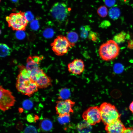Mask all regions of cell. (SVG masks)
Returning <instances> with one entry per match:
<instances>
[{"label": "cell", "instance_id": "obj_2", "mask_svg": "<svg viewBox=\"0 0 133 133\" xmlns=\"http://www.w3.org/2000/svg\"><path fill=\"white\" fill-rule=\"evenodd\" d=\"M16 87L18 91L29 97L37 92L38 88L36 83L31 78L23 76L19 73L17 77Z\"/></svg>", "mask_w": 133, "mask_h": 133}, {"label": "cell", "instance_id": "obj_5", "mask_svg": "<svg viewBox=\"0 0 133 133\" xmlns=\"http://www.w3.org/2000/svg\"><path fill=\"white\" fill-rule=\"evenodd\" d=\"M50 46L53 52L58 56L66 54L69 49L74 46L67 37L62 35L58 36L51 43Z\"/></svg>", "mask_w": 133, "mask_h": 133}, {"label": "cell", "instance_id": "obj_1", "mask_svg": "<svg viewBox=\"0 0 133 133\" xmlns=\"http://www.w3.org/2000/svg\"><path fill=\"white\" fill-rule=\"evenodd\" d=\"M120 48L114 40H110L102 44L99 50V55L103 60H112L118 55Z\"/></svg>", "mask_w": 133, "mask_h": 133}, {"label": "cell", "instance_id": "obj_25", "mask_svg": "<svg viewBox=\"0 0 133 133\" xmlns=\"http://www.w3.org/2000/svg\"><path fill=\"white\" fill-rule=\"evenodd\" d=\"M114 71L116 73H121L123 69V67L122 64L120 63L116 64L114 67Z\"/></svg>", "mask_w": 133, "mask_h": 133}, {"label": "cell", "instance_id": "obj_13", "mask_svg": "<svg viewBox=\"0 0 133 133\" xmlns=\"http://www.w3.org/2000/svg\"><path fill=\"white\" fill-rule=\"evenodd\" d=\"M126 128L119 119L106 125L105 130L107 133H123Z\"/></svg>", "mask_w": 133, "mask_h": 133}, {"label": "cell", "instance_id": "obj_34", "mask_svg": "<svg viewBox=\"0 0 133 133\" xmlns=\"http://www.w3.org/2000/svg\"><path fill=\"white\" fill-rule=\"evenodd\" d=\"M129 109L133 114V101L130 104L129 106Z\"/></svg>", "mask_w": 133, "mask_h": 133}, {"label": "cell", "instance_id": "obj_3", "mask_svg": "<svg viewBox=\"0 0 133 133\" xmlns=\"http://www.w3.org/2000/svg\"><path fill=\"white\" fill-rule=\"evenodd\" d=\"M99 107L101 120L106 125L120 119L121 115L114 105L104 102Z\"/></svg>", "mask_w": 133, "mask_h": 133}, {"label": "cell", "instance_id": "obj_28", "mask_svg": "<svg viewBox=\"0 0 133 133\" xmlns=\"http://www.w3.org/2000/svg\"><path fill=\"white\" fill-rule=\"evenodd\" d=\"M105 5L109 7H112L115 4L116 0H103Z\"/></svg>", "mask_w": 133, "mask_h": 133}, {"label": "cell", "instance_id": "obj_8", "mask_svg": "<svg viewBox=\"0 0 133 133\" xmlns=\"http://www.w3.org/2000/svg\"><path fill=\"white\" fill-rule=\"evenodd\" d=\"M30 77L35 82L38 88H45L52 85L51 78L40 68L31 73Z\"/></svg>", "mask_w": 133, "mask_h": 133}, {"label": "cell", "instance_id": "obj_4", "mask_svg": "<svg viewBox=\"0 0 133 133\" xmlns=\"http://www.w3.org/2000/svg\"><path fill=\"white\" fill-rule=\"evenodd\" d=\"M25 12H19L11 14L6 17L9 27L14 31H25L29 21L25 16Z\"/></svg>", "mask_w": 133, "mask_h": 133}, {"label": "cell", "instance_id": "obj_30", "mask_svg": "<svg viewBox=\"0 0 133 133\" xmlns=\"http://www.w3.org/2000/svg\"><path fill=\"white\" fill-rule=\"evenodd\" d=\"M37 116H34L32 114H29L27 116L26 119L28 122L30 123H33L35 121L36 119L37 118H36Z\"/></svg>", "mask_w": 133, "mask_h": 133}, {"label": "cell", "instance_id": "obj_11", "mask_svg": "<svg viewBox=\"0 0 133 133\" xmlns=\"http://www.w3.org/2000/svg\"><path fill=\"white\" fill-rule=\"evenodd\" d=\"M69 72L75 75H80L85 69V65L83 60L80 59L74 60L67 65Z\"/></svg>", "mask_w": 133, "mask_h": 133}, {"label": "cell", "instance_id": "obj_26", "mask_svg": "<svg viewBox=\"0 0 133 133\" xmlns=\"http://www.w3.org/2000/svg\"><path fill=\"white\" fill-rule=\"evenodd\" d=\"M69 116H65L62 117H59L58 119L59 122L61 124H64L69 122Z\"/></svg>", "mask_w": 133, "mask_h": 133}, {"label": "cell", "instance_id": "obj_22", "mask_svg": "<svg viewBox=\"0 0 133 133\" xmlns=\"http://www.w3.org/2000/svg\"><path fill=\"white\" fill-rule=\"evenodd\" d=\"M88 37L89 39L95 42L98 41L99 39V33L97 32L92 31L89 32Z\"/></svg>", "mask_w": 133, "mask_h": 133}, {"label": "cell", "instance_id": "obj_35", "mask_svg": "<svg viewBox=\"0 0 133 133\" xmlns=\"http://www.w3.org/2000/svg\"><path fill=\"white\" fill-rule=\"evenodd\" d=\"M12 1L14 2H17L18 1V0H11Z\"/></svg>", "mask_w": 133, "mask_h": 133}, {"label": "cell", "instance_id": "obj_16", "mask_svg": "<svg viewBox=\"0 0 133 133\" xmlns=\"http://www.w3.org/2000/svg\"><path fill=\"white\" fill-rule=\"evenodd\" d=\"M120 14L119 9L116 7H113L110 8L108 11L110 17L113 20H116L119 17Z\"/></svg>", "mask_w": 133, "mask_h": 133}, {"label": "cell", "instance_id": "obj_21", "mask_svg": "<svg viewBox=\"0 0 133 133\" xmlns=\"http://www.w3.org/2000/svg\"><path fill=\"white\" fill-rule=\"evenodd\" d=\"M69 41L73 46L75 45V43L78 39V36L75 32H70L68 34L66 37Z\"/></svg>", "mask_w": 133, "mask_h": 133}, {"label": "cell", "instance_id": "obj_20", "mask_svg": "<svg viewBox=\"0 0 133 133\" xmlns=\"http://www.w3.org/2000/svg\"><path fill=\"white\" fill-rule=\"evenodd\" d=\"M97 12L98 15L102 17H106L108 13L107 8L104 5L100 6L97 9Z\"/></svg>", "mask_w": 133, "mask_h": 133}, {"label": "cell", "instance_id": "obj_10", "mask_svg": "<svg viewBox=\"0 0 133 133\" xmlns=\"http://www.w3.org/2000/svg\"><path fill=\"white\" fill-rule=\"evenodd\" d=\"M82 117L91 125L100 122L101 120L100 107L96 106L89 107L83 113Z\"/></svg>", "mask_w": 133, "mask_h": 133}, {"label": "cell", "instance_id": "obj_27", "mask_svg": "<svg viewBox=\"0 0 133 133\" xmlns=\"http://www.w3.org/2000/svg\"><path fill=\"white\" fill-rule=\"evenodd\" d=\"M25 16L26 18L29 22L32 21L34 17L33 14L29 11L25 12Z\"/></svg>", "mask_w": 133, "mask_h": 133}, {"label": "cell", "instance_id": "obj_14", "mask_svg": "<svg viewBox=\"0 0 133 133\" xmlns=\"http://www.w3.org/2000/svg\"><path fill=\"white\" fill-rule=\"evenodd\" d=\"M78 133H91V125L84 120L79 123L77 126Z\"/></svg>", "mask_w": 133, "mask_h": 133}, {"label": "cell", "instance_id": "obj_12", "mask_svg": "<svg viewBox=\"0 0 133 133\" xmlns=\"http://www.w3.org/2000/svg\"><path fill=\"white\" fill-rule=\"evenodd\" d=\"M42 58L41 56H31L28 57L26 67L30 74L40 68V62L42 59Z\"/></svg>", "mask_w": 133, "mask_h": 133}, {"label": "cell", "instance_id": "obj_7", "mask_svg": "<svg viewBox=\"0 0 133 133\" xmlns=\"http://www.w3.org/2000/svg\"><path fill=\"white\" fill-rule=\"evenodd\" d=\"M55 108L56 113L61 117L65 116H70L74 112L73 107L75 102L70 99L59 100L57 101Z\"/></svg>", "mask_w": 133, "mask_h": 133}, {"label": "cell", "instance_id": "obj_31", "mask_svg": "<svg viewBox=\"0 0 133 133\" xmlns=\"http://www.w3.org/2000/svg\"><path fill=\"white\" fill-rule=\"evenodd\" d=\"M31 26L33 29L37 28L39 26L38 21L36 20H33L31 23Z\"/></svg>", "mask_w": 133, "mask_h": 133}, {"label": "cell", "instance_id": "obj_9", "mask_svg": "<svg viewBox=\"0 0 133 133\" xmlns=\"http://www.w3.org/2000/svg\"><path fill=\"white\" fill-rule=\"evenodd\" d=\"M0 108L3 111L10 109L13 106L16 100L12 92L9 90L0 86Z\"/></svg>", "mask_w": 133, "mask_h": 133}, {"label": "cell", "instance_id": "obj_33", "mask_svg": "<svg viewBox=\"0 0 133 133\" xmlns=\"http://www.w3.org/2000/svg\"><path fill=\"white\" fill-rule=\"evenodd\" d=\"M123 133H133V127L126 128Z\"/></svg>", "mask_w": 133, "mask_h": 133}, {"label": "cell", "instance_id": "obj_32", "mask_svg": "<svg viewBox=\"0 0 133 133\" xmlns=\"http://www.w3.org/2000/svg\"><path fill=\"white\" fill-rule=\"evenodd\" d=\"M127 47L130 49H133V39H130L128 41Z\"/></svg>", "mask_w": 133, "mask_h": 133}, {"label": "cell", "instance_id": "obj_17", "mask_svg": "<svg viewBox=\"0 0 133 133\" xmlns=\"http://www.w3.org/2000/svg\"><path fill=\"white\" fill-rule=\"evenodd\" d=\"M127 36L126 33L122 31L114 36L113 40L117 44L122 43L125 41L128 37Z\"/></svg>", "mask_w": 133, "mask_h": 133}, {"label": "cell", "instance_id": "obj_15", "mask_svg": "<svg viewBox=\"0 0 133 133\" xmlns=\"http://www.w3.org/2000/svg\"><path fill=\"white\" fill-rule=\"evenodd\" d=\"M39 127L40 130L42 132H47L52 130L53 128V124L49 119L44 118L40 122Z\"/></svg>", "mask_w": 133, "mask_h": 133}, {"label": "cell", "instance_id": "obj_24", "mask_svg": "<svg viewBox=\"0 0 133 133\" xmlns=\"http://www.w3.org/2000/svg\"><path fill=\"white\" fill-rule=\"evenodd\" d=\"M24 133H37L36 128L32 125H29L25 129Z\"/></svg>", "mask_w": 133, "mask_h": 133}, {"label": "cell", "instance_id": "obj_18", "mask_svg": "<svg viewBox=\"0 0 133 133\" xmlns=\"http://www.w3.org/2000/svg\"><path fill=\"white\" fill-rule=\"evenodd\" d=\"M0 48L1 57H5L10 55L11 52V49L6 44L0 43Z\"/></svg>", "mask_w": 133, "mask_h": 133}, {"label": "cell", "instance_id": "obj_6", "mask_svg": "<svg viewBox=\"0 0 133 133\" xmlns=\"http://www.w3.org/2000/svg\"><path fill=\"white\" fill-rule=\"evenodd\" d=\"M50 11L52 17L59 22L65 20L70 12L67 5L63 2L55 3L51 7Z\"/></svg>", "mask_w": 133, "mask_h": 133}, {"label": "cell", "instance_id": "obj_19", "mask_svg": "<svg viewBox=\"0 0 133 133\" xmlns=\"http://www.w3.org/2000/svg\"><path fill=\"white\" fill-rule=\"evenodd\" d=\"M69 90L67 89L64 88L61 89L59 92L58 97L59 100H64L68 99L69 95Z\"/></svg>", "mask_w": 133, "mask_h": 133}, {"label": "cell", "instance_id": "obj_29", "mask_svg": "<svg viewBox=\"0 0 133 133\" xmlns=\"http://www.w3.org/2000/svg\"><path fill=\"white\" fill-rule=\"evenodd\" d=\"M110 22L108 20H105L103 21L100 25V27L102 28H106L111 25Z\"/></svg>", "mask_w": 133, "mask_h": 133}, {"label": "cell", "instance_id": "obj_23", "mask_svg": "<svg viewBox=\"0 0 133 133\" xmlns=\"http://www.w3.org/2000/svg\"><path fill=\"white\" fill-rule=\"evenodd\" d=\"M22 105L25 109L29 110L31 109L33 106V104L30 100H26L23 101Z\"/></svg>", "mask_w": 133, "mask_h": 133}]
</instances>
